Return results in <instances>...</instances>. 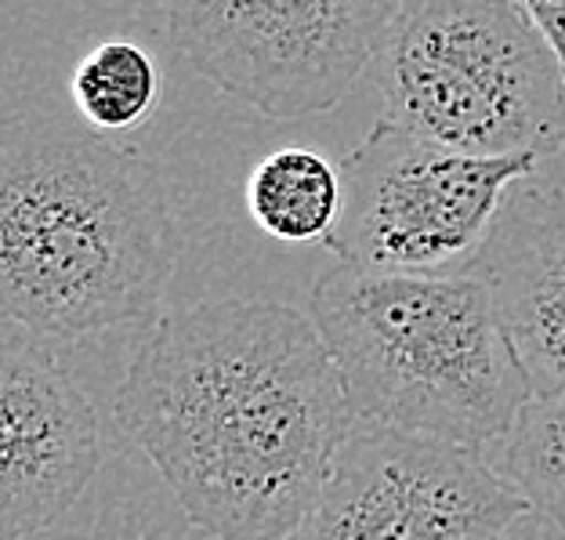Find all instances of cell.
Listing matches in <instances>:
<instances>
[{"label":"cell","instance_id":"cell-7","mask_svg":"<svg viewBox=\"0 0 565 540\" xmlns=\"http://www.w3.org/2000/svg\"><path fill=\"white\" fill-rule=\"evenodd\" d=\"M530 511L482 449L359 424L290 540H504Z\"/></svg>","mask_w":565,"mask_h":540},{"label":"cell","instance_id":"cell-6","mask_svg":"<svg viewBox=\"0 0 565 540\" xmlns=\"http://www.w3.org/2000/svg\"><path fill=\"white\" fill-rule=\"evenodd\" d=\"M403 0H171L192 70L268 120L330 113L377 62Z\"/></svg>","mask_w":565,"mask_h":540},{"label":"cell","instance_id":"cell-1","mask_svg":"<svg viewBox=\"0 0 565 540\" xmlns=\"http://www.w3.org/2000/svg\"><path fill=\"white\" fill-rule=\"evenodd\" d=\"M113 421L211 540H290L359 428L316 319L254 298L157 319Z\"/></svg>","mask_w":565,"mask_h":540},{"label":"cell","instance_id":"cell-5","mask_svg":"<svg viewBox=\"0 0 565 540\" xmlns=\"http://www.w3.org/2000/svg\"><path fill=\"white\" fill-rule=\"evenodd\" d=\"M536 163L475 157L381 117L341 160V218L323 243L370 273H468L500 203Z\"/></svg>","mask_w":565,"mask_h":540},{"label":"cell","instance_id":"cell-10","mask_svg":"<svg viewBox=\"0 0 565 540\" xmlns=\"http://www.w3.org/2000/svg\"><path fill=\"white\" fill-rule=\"evenodd\" d=\"M247 208L273 240H327L341 218V167L298 146L268 152L247 178Z\"/></svg>","mask_w":565,"mask_h":540},{"label":"cell","instance_id":"cell-4","mask_svg":"<svg viewBox=\"0 0 565 540\" xmlns=\"http://www.w3.org/2000/svg\"><path fill=\"white\" fill-rule=\"evenodd\" d=\"M384 120L475 157L565 146V76L511 0H403L374 62Z\"/></svg>","mask_w":565,"mask_h":540},{"label":"cell","instance_id":"cell-3","mask_svg":"<svg viewBox=\"0 0 565 540\" xmlns=\"http://www.w3.org/2000/svg\"><path fill=\"white\" fill-rule=\"evenodd\" d=\"M359 424L482 449L515 432L536 389L486 283L338 262L308 294Z\"/></svg>","mask_w":565,"mask_h":540},{"label":"cell","instance_id":"cell-8","mask_svg":"<svg viewBox=\"0 0 565 540\" xmlns=\"http://www.w3.org/2000/svg\"><path fill=\"white\" fill-rule=\"evenodd\" d=\"M102 421L33 330L0 333V540H30L84 497L102 468Z\"/></svg>","mask_w":565,"mask_h":540},{"label":"cell","instance_id":"cell-12","mask_svg":"<svg viewBox=\"0 0 565 540\" xmlns=\"http://www.w3.org/2000/svg\"><path fill=\"white\" fill-rule=\"evenodd\" d=\"M519 490L565 533V392H536L504 440V465Z\"/></svg>","mask_w":565,"mask_h":540},{"label":"cell","instance_id":"cell-2","mask_svg":"<svg viewBox=\"0 0 565 540\" xmlns=\"http://www.w3.org/2000/svg\"><path fill=\"white\" fill-rule=\"evenodd\" d=\"M178 233L131 149L55 120L11 127L0 152V305L44 341L157 319Z\"/></svg>","mask_w":565,"mask_h":540},{"label":"cell","instance_id":"cell-11","mask_svg":"<svg viewBox=\"0 0 565 540\" xmlns=\"http://www.w3.org/2000/svg\"><path fill=\"white\" fill-rule=\"evenodd\" d=\"M76 113L98 135H124L141 127L160 102V66L135 41H106L92 47L73 70Z\"/></svg>","mask_w":565,"mask_h":540},{"label":"cell","instance_id":"cell-9","mask_svg":"<svg viewBox=\"0 0 565 540\" xmlns=\"http://www.w3.org/2000/svg\"><path fill=\"white\" fill-rule=\"evenodd\" d=\"M536 392H565V189L515 186L468 265Z\"/></svg>","mask_w":565,"mask_h":540},{"label":"cell","instance_id":"cell-13","mask_svg":"<svg viewBox=\"0 0 565 540\" xmlns=\"http://www.w3.org/2000/svg\"><path fill=\"white\" fill-rule=\"evenodd\" d=\"M522 15H530V22L544 33V41L555 51L562 76H565V0H511Z\"/></svg>","mask_w":565,"mask_h":540}]
</instances>
